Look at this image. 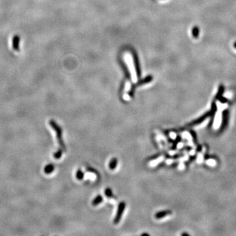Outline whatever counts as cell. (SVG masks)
Listing matches in <instances>:
<instances>
[{
	"label": "cell",
	"mask_w": 236,
	"mask_h": 236,
	"mask_svg": "<svg viewBox=\"0 0 236 236\" xmlns=\"http://www.w3.org/2000/svg\"><path fill=\"white\" fill-rule=\"evenodd\" d=\"M50 125H51V127L54 129L56 133H57V137L58 141V143L60 146L63 149H65V145L64 144V142H63L62 140V131L61 128H60L59 126H58L57 123H56L53 120H51L50 121Z\"/></svg>",
	"instance_id": "cell-1"
},
{
	"label": "cell",
	"mask_w": 236,
	"mask_h": 236,
	"mask_svg": "<svg viewBox=\"0 0 236 236\" xmlns=\"http://www.w3.org/2000/svg\"><path fill=\"white\" fill-rule=\"evenodd\" d=\"M126 207V204L124 201H121L119 203L118 211H117L116 215L115 218L114 219V224H118L120 222L121 218H122V215L124 213Z\"/></svg>",
	"instance_id": "cell-2"
},
{
	"label": "cell",
	"mask_w": 236,
	"mask_h": 236,
	"mask_svg": "<svg viewBox=\"0 0 236 236\" xmlns=\"http://www.w3.org/2000/svg\"><path fill=\"white\" fill-rule=\"evenodd\" d=\"M21 37L19 35H14L13 38V48L14 51H20V47H19V44H20Z\"/></svg>",
	"instance_id": "cell-3"
},
{
	"label": "cell",
	"mask_w": 236,
	"mask_h": 236,
	"mask_svg": "<svg viewBox=\"0 0 236 236\" xmlns=\"http://www.w3.org/2000/svg\"><path fill=\"white\" fill-rule=\"evenodd\" d=\"M172 213L171 211L167 210V211H159L155 214V218L156 219H161L165 217L168 215H170Z\"/></svg>",
	"instance_id": "cell-4"
},
{
	"label": "cell",
	"mask_w": 236,
	"mask_h": 236,
	"mask_svg": "<svg viewBox=\"0 0 236 236\" xmlns=\"http://www.w3.org/2000/svg\"><path fill=\"white\" fill-rule=\"evenodd\" d=\"M118 159L116 157L112 158L110 160V161L109 163V169L113 171V170L116 169L117 167V165H118Z\"/></svg>",
	"instance_id": "cell-5"
},
{
	"label": "cell",
	"mask_w": 236,
	"mask_h": 236,
	"mask_svg": "<svg viewBox=\"0 0 236 236\" xmlns=\"http://www.w3.org/2000/svg\"><path fill=\"white\" fill-rule=\"evenodd\" d=\"M103 201V196L101 195L97 196L95 198H94L92 201V205L93 206H97L99 205V204H101L102 202Z\"/></svg>",
	"instance_id": "cell-6"
},
{
	"label": "cell",
	"mask_w": 236,
	"mask_h": 236,
	"mask_svg": "<svg viewBox=\"0 0 236 236\" xmlns=\"http://www.w3.org/2000/svg\"><path fill=\"white\" fill-rule=\"evenodd\" d=\"M192 34L194 38H196V39L198 38V36L199 34V28H198V26H194L193 28H192Z\"/></svg>",
	"instance_id": "cell-7"
},
{
	"label": "cell",
	"mask_w": 236,
	"mask_h": 236,
	"mask_svg": "<svg viewBox=\"0 0 236 236\" xmlns=\"http://www.w3.org/2000/svg\"><path fill=\"white\" fill-rule=\"evenodd\" d=\"M104 194H105V195L107 198H112L114 197L112 190L111 188H107L105 189V190H104Z\"/></svg>",
	"instance_id": "cell-8"
},
{
	"label": "cell",
	"mask_w": 236,
	"mask_h": 236,
	"mask_svg": "<svg viewBox=\"0 0 236 236\" xmlns=\"http://www.w3.org/2000/svg\"><path fill=\"white\" fill-rule=\"evenodd\" d=\"M76 178L79 181H82L84 178V173L81 169H78L76 172Z\"/></svg>",
	"instance_id": "cell-9"
},
{
	"label": "cell",
	"mask_w": 236,
	"mask_h": 236,
	"mask_svg": "<svg viewBox=\"0 0 236 236\" xmlns=\"http://www.w3.org/2000/svg\"><path fill=\"white\" fill-rule=\"evenodd\" d=\"M54 169H55L54 165H47V166H46V167L45 168V172L47 174H50L51 172H52L53 171H54Z\"/></svg>",
	"instance_id": "cell-10"
},
{
	"label": "cell",
	"mask_w": 236,
	"mask_h": 236,
	"mask_svg": "<svg viewBox=\"0 0 236 236\" xmlns=\"http://www.w3.org/2000/svg\"><path fill=\"white\" fill-rule=\"evenodd\" d=\"M62 152L61 150H58L57 152H56L55 154H54V156L55 159H60V157L62 156Z\"/></svg>",
	"instance_id": "cell-11"
},
{
	"label": "cell",
	"mask_w": 236,
	"mask_h": 236,
	"mask_svg": "<svg viewBox=\"0 0 236 236\" xmlns=\"http://www.w3.org/2000/svg\"><path fill=\"white\" fill-rule=\"evenodd\" d=\"M160 156V154H157V155H155V156H153V157H151V158L150 159H157V158H158Z\"/></svg>",
	"instance_id": "cell-12"
},
{
	"label": "cell",
	"mask_w": 236,
	"mask_h": 236,
	"mask_svg": "<svg viewBox=\"0 0 236 236\" xmlns=\"http://www.w3.org/2000/svg\"><path fill=\"white\" fill-rule=\"evenodd\" d=\"M141 235L142 236H143V235H149V234H148V233H142V234H141Z\"/></svg>",
	"instance_id": "cell-13"
},
{
	"label": "cell",
	"mask_w": 236,
	"mask_h": 236,
	"mask_svg": "<svg viewBox=\"0 0 236 236\" xmlns=\"http://www.w3.org/2000/svg\"><path fill=\"white\" fill-rule=\"evenodd\" d=\"M233 47L236 49V41H235L234 43H233Z\"/></svg>",
	"instance_id": "cell-14"
}]
</instances>
